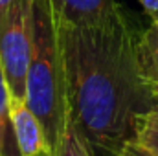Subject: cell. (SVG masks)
Instances as JSON below:
<instances>
[{
    "instance_id": "6da1fadb",
    "label": "cell",
    "mask_w": 158,
    "mask_h": 156,
    "mask_svg": "<svg viewBox=\"0 0 158 156\" xmlns=\"http://www.w3.org/2000/svg\"><path fill=\"white\" fill-rule=\"evenodd\" d=\"M55 17V15H53ZM66 114L98 154L116 156L134 138L140 119L158 107L140 66V30L127 15L98 26H72L55 18Z\"/></svg>"
},
{
    "instance_id": "7a4b0ae2",
    "label": "cell",
    "mask_w": 158,
    "mask_h": 156,
    "mask_svg": "<svg viewBox=\"0 0 158 156\" xmlns=\"http://www.w3.org/2000/svg\"><path fill=\"white\" fill-rule=\"evenodd\" d=\"M26 101L39 116L48 143L55 151L66 121V92L52 0H33V51Z\"/></svg>"
},
{
    "instance_id": "3957f363",
    "label": "cell",
    "mask_w": 158,
    "mask_h": 156,
    "mask_svg": "<svg viewBox=\"0 0 158 156\" xmlns=\"http://www.w3.org/2000/svg\"><path fill=\"white\" fill-rule=\"evenodd\" d=\"M33 51V0H15L0 18V66L13 97H26Z\"/></svg>"
},
{
    "instance_id": "277c9868",
    "label": "cell",
    "mask_w": 158,
    "mask_h": 156,
    "mask_svg": "<svg viewBox=\"0 0 158 156\" xmlns=\"http://www.w3.org/2000/svg\"><path fill=\"white\" fill-rule=\"evenodd\" d=\"M9 125L17 156H35L50 147L46 130L26 97H9Z\"/></svg>"
},
{
    "instance_id": "5b68a950",
    "label": "cell",
    "mask_w": 158,
    "mask_h": 156,
    "mask_svg": "<svg viewBox=\"0 0 158 156\" xmlns=\"http://www.w3.org/2000/svg\"><path fill=\"white\" fill-rule=\"evenodd\" d=\"M52 7L59 22L72 26H98L123 9L116 0H52Z\"/></svg>"
},
{
    "instance_id": "8992f818",
    "label": "cell",
    "mask_w": 158,
    "mask_h": 156,
    "mask_svg": "<svg viewBox=\"0 0 158 156\" xmlns=\"http://www.w3.org/2000/svg\"><path fill=\"white\" fill-rule=\"evenodd\" d=\"M138 57L143 81L158 105V20H151L149 28L140 33Z\"/></svg>"
},
{
    "instance_id": "52a82bcc",
    "label": "cell",
    "mask_w": 158,
    "mask_h": 156,
    "mask_svg": "<svg viewBox=\"0 0 158 156\" xmlns=\"http://www.w3.org/2000/svg\"><path fill=\"white\" fill-rule=\"evenodd\" d=\"M55 156H99L96 153V149L92 147V143L88 142V138L81 132L77 125L74 123V119L66 114V121L59 138V143L53 151Z\"/></svg>"
},
{
    "instance_id": "ba28073f",
    "label": "cell",
    "mask_w": 158,
    "mask_h": 156,
    "mask_svg": "<svg viewBox=\"0 0 158 156\" xmlns=\"http://www.w3.org/2000/svg\"><path fill=\"white\" fill-rule=\"evenodd\" d=\"M9 97L11 94L4 77V70L0 66V156H13V153L9 151Z\"/></svg>"
},
{
    "instance_id": "9c48e42d",
    "label": "cell",
    "mask_w": 158,
    "mask_h": 156,
    "mask_svg": "<svg viewBox=\"0 0 158 156\" xmlns=\"http://www.w3.org/2000/svg\"><path fill=\"white\" fill-rule=\"evenodd\" d=\"M134 140L143 147H147L149 151H153L155 154H158V107L149 110L140 119Z\"/></svg>"
},
{
    "instance_id": "30bf717a",
    "label": "cell",
    "mask_w": 158,
    "mask_h": 156,
    "mask_svg": "<svg viewBox=\"0 0 158 156\" xmlns=\"http://www.w3.org/2000/svg\"><path fill=\"white\" fill-rule=\"evenodd\" d=\"M116 156H158V154H155L153 151H149L147 147H143L142 143H138L132 138V140H129L118 153H116Z\"/></svg>"
},
{
    "instance_id": "8fae6325",
    "label": "cell",
    "mask_w": 158,
    "mask_h": 156,
    "mask_svg": "<svg viewBox=\"0 0 158 156\" xmlns=\"http://www.w3.org/2000/svg\"><path fill=\"white\" fill-rule=\"evenodd\" d=\"M151 20H158V0H138Z\"/></svg>"
},
{
    "instance_id": "7c38bea8",
    "label": "cell",
    "mask_w": 158,
    "mask_h": 156,
    "mask_svg": "<svg viewBox=\"0 0 158 156\" xmlns=\"http://www.w3.org/2000/svg\"><path fill=\"white\" fill-rule=\"evenodd\" d=\"M15 0H0V18H2V15L9 9V6L13 4Z\"/></svg>"
},
{
    "instance_id": "4fadbf2b",
    "label": "cell",
    "mask_w": 158,
    "mask_h": 156,
    "mask_svg": "<svg viewBox=\"0 0 158 156\" xmlns=\"http://www.w3.org/2000/svg\"><path fill=\"white\" fill-rule=\"evenodd\" d=\"M35 156H55V154H53V151H52V149L48 147V149H44V151H40L39 154H35Z\"/></svg>"
}]
</instances>
